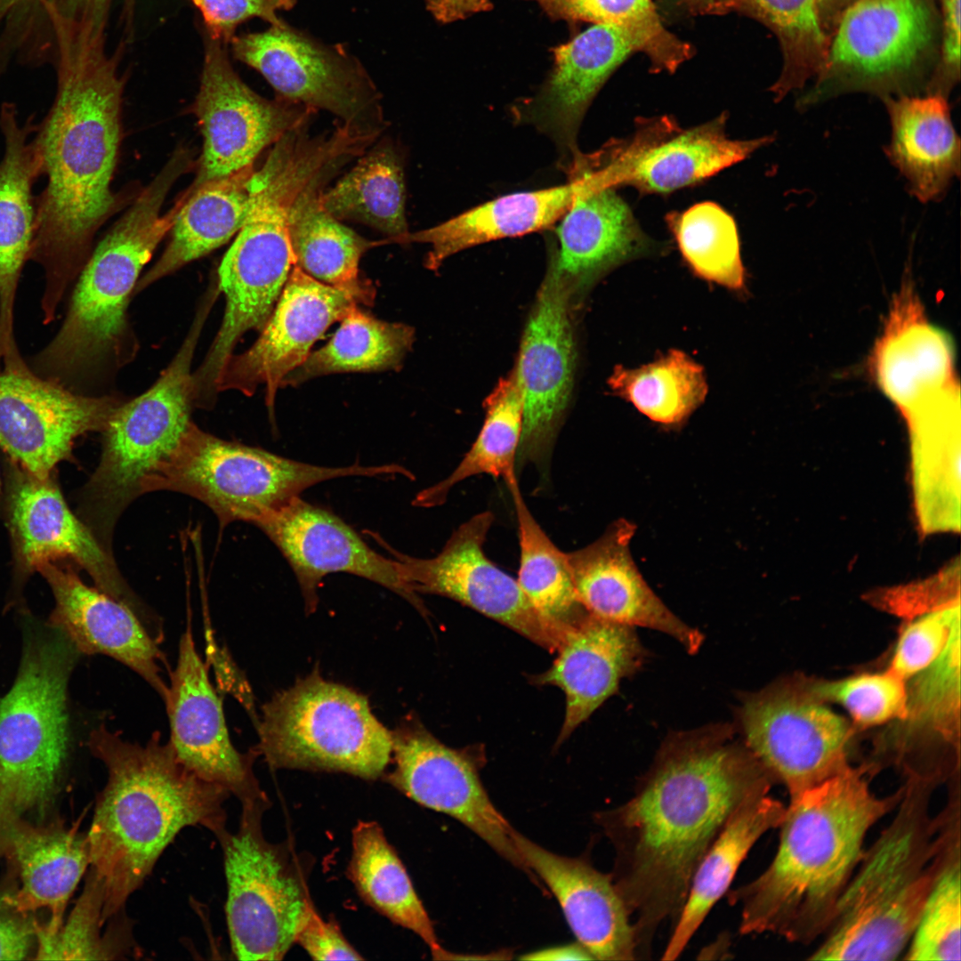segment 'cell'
<instances>
[{"label": "cell", "instance_id": "obj_1", "mask_svg": "<svg viewBox=\"0 0 961 961\" xmlns=\"http://www.w3.org/2000/svg\"><path fill=\"white\" fill-rule=\"evenodd\" d=\"M773 778L727 723L673 733L624 804L594 820L615 851L610 874L630 917L638 957L676 920L703 856L731 815L769 795Z\"/></svg>", "mask_w": 961, "mask_h": 961}, {"label": "cell", "instance_id": "obj_2", "mask_svg": "<svg viewBox=\"0 0 961 961\" xmlns=\"http://www.w3.org/2000/svg\"><path fill=\"white\" fill-rule=\"evenodd\" d=\"M117 57L103 45L55 69L53 101L33 134L45 185L36 198L28 260L44 272L45 322L55 319L64 294L93 251L97 230L117 205L110 186L125 86Z\"/></svg>", "mask_w": 961, "mask_h": 961}, {"label": "cell", "instance_id": "obj_3", "mask_svg": "<svg viewBox=\"0 0 961 961\" xmlns=\"http://www.w3.org/2000/svg\"><path fill=\"white\" fill-rule=\"evenodd\" d=\"M868 776L865 764L852 765L789 797L772 860L728 894L740 907L742 934L771 933L799 944L822 937L861 860L867 834L901 797V787L876 795Z\"/></svg>", "mask_w": 961, "mask_h": 961}, {"label": "cell", "instance_id": "obj_4", "mask_svg": "<svg viewBox=\"0 0 961 961\" xmlns=\"http://www.w3.org/2000/svg\"><path fill=\"white\" fill-rule=\"evenodd\" d=\"M88 747L108 771L86 833L106 924L125 910L182 828L201 826L214 836L226 829L223 804L230 794L182 764L158 731L141 746L101 724L90 733Z\"/></svg>", "mask_w": 961, "mask_h": 961}, {"label": "cell", "instance_id": "obj_5", "mask_svg": "<svg viewBox=\"0 0 961 961\" xmlns=\"http://www.w3.org/2000/svg\"><path fill=\"white\" fill-rule=\"evenodd\" d=\"M889 825L861 860L810 960L892 961L902 955L941 870L961 836V797L948 792L931 812L939 779L909 775Z\"/></svg>", "mask_w": 961, "mask_h": 961}, {"label": "cell", "instance_id": "obj_6", "mask_svg": "<svg viewBox=\"0 0 961 961\" xmlns=\"http://www.w3.org/2000/svg\"><path fill=\"white\" fill-rule=\"evenodd\" d=\"M191 164L186 150L176 149L92 251L59 331L32 359L29 367L36 375L70 389L73 382L103 367L116 370L134 357L129 299L143 267L174 225L184 198L165 214L162 206Z\"/></svg>", "mask_w": 961, "mask_h": 961}, {"label": "cell", "instance_id": "obj_7", "mask_svg": "<svg viewBox=\"0 0 961 961\" xmlns=\"http://www.w3.org/2000/svg\"><path fill=\"white\" fill-rule=\"evenodd\" d=\"M214 303L204 298L168 367L145 392L123 401L101 432L100 462L79 492L77 514L109 552L121 513L141 495L143 480L174 450L191 422L192 359Z\"/></svg>", "mask_w": 961, "mask_h": 961}, {"label": "cell", "instance_id": "obj_8", "mask_svg": "<svg viewBox=\"0 0 961 961\" xmlns=\"http://www.w3.org/2000/svg\"><path fill=\"white\" fill-rule=\"evenodd\" d=\"M79 654L52 626L28 635L0 698V814L22 816L52 797L69 753L68 683Z\"/></svg>", "mask_w": 961, "mask_h": 961}, {"label": "cell", "instance_id": "obj_9", "mask_svg": "<svg viewBox=\"0 0 961 961\" xmlns=\"http://www.w3.org/2000/svg\"><path fill=\"white\" fill-rule=\"evenodd\" d=\"M388 464L326 467L224 440L192 421L174 450L143 480L141 495L171 490L193 497L215 513L220 527L254 525L306 489L346 476L388 475Z\"/></svg>", "mask_w": 961, "mask_h": 961}, {"label": "cell", "instance_id": "obj_10", "mask_svg": "<svg viewBox=\"0 0 961 961\" xmlns=\"http://www.w3.org/2000/svg\"><path fill=\"white\" fill-rule=\"evenodd\" d=\"M254 748L272 769L344 772L364 779L384 775L392 734L367 698L325 680L319 669L277 692L262 707Z\"/></svg>", "mask_w": 961, "mask_h": 961}, {"label": "cell", "instance_id": "obj_11", "mask_svg": "<svg viewBox=\"0 0 961 961\" xmlns=\"http://www.w3.org/2000/svg\"><path fill=\"white\" fill-rule=\"evenodd\" d=\"M301 190L300 179L287 168H265L257 176L246 218L218 269L225 310L204 360L193 372L195 390L202 397L216 394L218 379L241 337L264 327L295 265L288 214Z\"/></svg>", "mask_w": 961, "mask_h": 961}, {"label": "cell", "instance_id": "obj_12", "mask_svg": "<svg viewBox=\"0 0 961 961\" xmlns=\"http://www.w3.org/2000/svg\"><path fill=\"white\" fill-rule=\"evenodd\" d=\"M241 806L237 832L226 828L215 836L223 853L231 950L239 960H281L314 909L308 887L311 861L291 843L265 838L269 798Z\"/></svg>", "mask_w": 961, "mask_h": 961}, {"label": "cell", "instance_id": "obj_13", "mask_svg": "<svg viewBox=\"0 0 961 961\" xmlns=\"http://www.w3.org/2000/svg\"><path fill=\"white\" fill-rule=\"evenodd\" d=\"M0 513L12 555L9 606L22 604L30 577L45 562L67 561L83 569L100 590L128 606L149 633H161L158 620L125 581L112 553L69 509L57 472L38 478L4 456Z\"/></svg>", "mask_w": 961, "mask_h": 961}, {"label": "cell", "instance_id": "obj_14", "mask_svg": "<svg viewBox=\"0 0 961 961\" xmlns=\"http://www.w3.org/2000/svg\"><path fill=\"white\" fill-rule=\"evenodd\" d=\"M932 0H855L839 15L804 104L846 91L909 89L936 39Z\"/></svg>", "mask_w": 961, "mask_h": 961}, {"label": "cell", "instance_id": "obj_15", "mask_svg": "<svg viewBox=\"0 0 961 961\" xmlns=\"http://www.w3.org/2000/svg\"><path fill=\"white\" fill-rule=\"evenodd\" d=\"M744 743L793 796L852 766L853 724L812 690L786 677L741 699Z\"/></svg>", "mask_w": 961, "mask_h": 961}, {"label": "cell", "instance_id": "obj_16", "mask_svg": "<svg viewBox=\"0 0 961 961\" xmlns=\"http://www.w3.org/2000/svg\"><path fill=\"white\" fill-rule=\"evenodd\" d=\"M726 113L692 127L671 116L639 117L632 134L611 139L582 163L602 188L632 187L642 194H667L697 184L743 161L771 136L733 140Z\"/></svg>", "mask_w": 961, "mask_h": 961}, {"label": "cell", "instance_id": "obj_17", "mask_svg": "<svg viewBox=\"0 0 961 961\" xmlns=\"http://www.w3.org/2000/svg\"><path fill=\"white\" fill-rule=\"evenodd\" d=\"M234 57L269 82L279 97L328 111L343 125L378 135L380 93L357 58L343 45H327L286 22L235 36Z\"/></svg>", "mask_w": 961, "mask_h": 961}, {"label": "cell", "instance_id": "obj_18", "mask_svg": "<svg viewBox=\"0 0 961 961\" xmlns=\"http://www.w3.org/2000/svg\"><path fill=\"white\" fill-rule=\"evenodd\" d=\"M391 734L394 767L384 775L385 781L420 805L458 820L537 882L517 851L515 829L495 807L480 780L483 754L477 748L444 745L413 716Z\"/></svg>", "mask_w": 961, "mask_h": 961}, {"label": "cell", "instance_id": "obj_19", "mask_svg": "<svg viewBox=\"0 0 961 961\" xmlns=\"http://www.w3.org/2000/svg\"><path fill=\"white\" fill-rule=\"evenodd\" d=\"M577 301L562 275L549 263L523 332L513 370L523 401L520 463L546 469L572 392Z\"/></svg>", "mask_w": 961, "mask_h": 961}, {"label": "cell", "instance_id": "obj_20", "mask_svg": "<svg viewBox=\"0 0 961 961\" xmlns=\"http://www.w3.org/2000/svg\"><path fill=\"white\" fill-rule=\"evenodd\" d=\"M193 110L204 143L190 190L253 166L265 148L302 125L313 111L285 98L271 101L254 92L231 66L226 45L207 36Z\"/></svg>", "mask_w": 961, "mask_h": 961}, {"label": "cell", "instance_id": "obj_21", "mask_svg": "<svg viewBox=\"0 0 961 961\" xmlns=\"http://www.w3.org/2000/svg\"><path fill=\"white\" fill-rule=\"evenodd\" d=\"M486 511L473 515L450 536L432 558H416L386 546L400 563L413 593L453 599L510 627L553 652L569 629L556 626L533 608L517 579L503 571L485 553L484 544L494 522Z\"/></svg>", "mask_w": 961, "mask_h": 961}, {"label": "cell", "instance_id": "obj_22", "mask_svg": "<svg viewBox=\"0 0 961 961\" xmlns=\"http://www.w3.org/2000/svg\"><path fill=\"white\" fill-rule=\"evenodd\" d=\"M114 396H88L44 378L32 369L0 370V448L38 478L73 462L77 439L102 432L122 403Z\"/></svg>", "mask_w": 961, "mask_h": 961}, {"label": "cell", "instance_id": "obj_23", "mask_svg": "<svg viewBox=\"0 0 961 961\" xmlns=\"http://www.w3.org/2000/svg\"><path fill=\"white\" fill-rule=\"evenodd\" d=\"M358 303L351 294L315 279L295 265L257 340L228 360L216 384L217 394L235 390L251 396L263 385L265 404L272 416L284 378L305 361L327 329Z\"/></svg>", "mask_w": 961, "mask_h": 961}, {"label": "cell", "instance_id": "obj_24", "mask_svg": "<svg viewBox=\"0 0 961 961\" xmlns=\"http://www.w3.org/2000/svg\"><path fill=\"white\" fill-rule=\"evenodd\" d=\"M176 756L199 778L219 785L241 804L267 798L253 771L256 750L240 753L231 743L222 701L197 652L190 627L182 635L165 700Z\"/></svg>", "mask_w": 961, "mask_h": 961}, {"label": "cell", "instance_id": "obj_25", "mask_svg": "<svg viewBox=\"0 0 961 961\" xmlns=\"http://www.w3.org/2000/svg\"><path fill=\"white\" fill-rule=\"evenodd\" d=\"M275 544L298 581L307 612L318 605V587L330 573L367 578L423 605L408 587L401 565L370 548L335 514L295 497L255 524Z\"/></svg>", "mask_w": 961, "mask_h": 961}, {"label": "cell", "instance_id": "obj_26", "mask_svg": "<svg viewBox=\"0 0 961 961\" xmlns=\"http://www.w3.org/2000/svg\"><path fill=\"white\" fill-rule=\"evenodd\" d=\"M634 532V523L620 519L594 542L565 553L579 602L597 618L662 632L696 653L703 634L677 618L644 580L630 552Z\"/></svg>", "mask_w": 961, "mask_h": 961}, {"label": "cell", "instance_id": "obj_27", "mask_svg": "<svg viewBox=\"0 0 961 961\" xmlns=\"http://www.w3.org/2000/svg\"><path fill=\"white\" fill-rule=\"evenodd\" d=\"M75 567L59 561L37 568L55 602L49 626L62 633L80 654H101L125 665L165 702L168 685L161 675L164 655L157 642L128 606L85 585Z\"/></svg>", "mask_w": 961, "mask_h": 961}, {"label": "cell", "instance_id": "obj_28", "mask_svg": "<svg viewBox=\"0 0 961 961\" xmlns=\"http://www.w3.org/2000/svg\"><path fill=\"white\" fill-rule=\"evenodd\" d=\"M14 103L0 107L4 150L0 160V365L8 369L23 363L14 335V306L24 264L35 234L33 187L42 177L33 141L37 123L32 114L22 123Z\"/></svg>", "mask_w": 961, "mask_h": 961}, {"label": "cell", "instance_id": "obj_29", "mask_svg": "<svg viewBox=\"0 0 961 961\" xmlns=\"http://www.w3.org/2000/svg\"><path fill=\"white\" fill-rule=\"evenodd\" d=\"M517 851L529 868L548 886L579 942L599 960L638 958L635 933L610 875L584 858L561 856L515 830Z\"/></svg>", "mask_w": 961, "mask_h": 961}, {"label": "cell", "instance_id": "obj_30", "mask_svg": "<svg viewBox=\"0 0 961 961\" xmlns=\"http://www.w3.org/2000/svg\"><path fill=\"white\" fill-rule=\"evenodd\" d=\"M636 52V43L622 29L594 24L553 50L554 68L547 83L521 107L519 117L550 135L574 163L581 155L577 136L588 107L612 73Z\"/></svg>", "mask_w": 961, "mask_h": 961}, {"label": "cell", "instance_id": "obj_31", "mask_svg": "<svg viewBox=\"0 0 961 961\" xmlns=\"http://www.w3.org/2000/svg\"><path fill=\"white\" fill-rule=\"evenodd\" d=\"M78 828L79 824L34 825L22 816L0 814V858L12 866L20 882L12 901L24 913H49L45 923L36 921V933L58 931L69 898L90 867L87 836Z\"/></svg>", "mask_w": 961, "mask_h": 961}, {"label": "cell", "instance_id": "obj_32", "mask_svg": "<svg viewBox=\"0 0 961 961\" xmlns=\"http://www.w3.org/2000/svg\"><path fill=\"white\" fill-rule=\"evenodd\" d=\"M552 666L533 678L555 685L566 696V713L557 744H561L609 697L621 680L640 669L646 650L634 627L587 613L568 633Z\"/></svg>", "mask_w": 961, "mask_h": 961}, {"label": "cell", "instance_id": "obj_33", "mask_svg": "<svg viewBox=\"0 0 961 961\" xmlns=\"http://www.w3.org/2000/svg\"><path fill=\"white\" fill-rule=\"evenodd\" d=\"M589 176L590 185L560 218L558 244L549 261L577 302L607 271L656 249L616 190L601 189Z\"/></svg>", "mask_w": 961, "mask_h": 961}, {"label": "cell", "instance_id": "obj_34", "mask_svg": "<svg viewBox=\"0 0 961 961\" xmlns=\"http://www.w3.org/2000/svg\"><path fill=\"white\" fill-rule=\"evenodd\" d=\"M949 337L925 319L910 285L897 295L873 359L876 380L906 417L956 383Z\"/></svg>", "mask_w": 961, "mask_h": 961}, {"label": "cell", "instance_id": "obj_35", "mask_svg": "<svg viewBox=\"0 0 961 961\" xmlns=\"http://www.w3.org/2000/svg\"><path fill=\"white\" fill-rule=\"evenodd\" d=\"M960 393L949 389L906 417L916 512L923 533L960 529Z\"/></svg>", "mask_w": 961, "mask_h": 961}, {"label": "cell", "instance_id": "obj_36", "mask_svg": "<svg viewBox=\"0 0 961 961\" xmlns=\"http://www.w3.org/2000/svg\"><path fill=\"white\" fill-rule=\"evenodd\" d=\"M590 183L585 172L576 170L566 184L504 195L433 227L408 232L397 243L428 244L424 264L436 271L446 259L469 247L548 228Z\"/></svg>", "mask_w": 961, "mask_h": 961}, {"label": "cell", "instance_id": "obj_37", "mask_svg": "<svg viewBox=\"0 0 961 961\" xmlns=\"http://www.w3.org/2000/svg\"><path fill=\"white\" fill-rule=\"evenodd\" d=\"M884 100L892 128L889 159L917 199H940L960 174V141L947 98L927 93Z\"/></svg>", "mask_w": 961, "mask_h": 961}, {"label": "cell", "instance_id": "obj_38", "mask_svg": "<svg viewBox=\"0 0 961 961\" xmlns=\"http://www.w3.org/2000/svg\"><path fill=\"white\" fill-rule=\"evenodd\" d=\"M346 157L323 166L303 188L288 214V232L295 265L315 279L351 294L359 303L372 304L376 290L359 277V263L369 249L384 245L343 225L322 206L320 196L329 174Z\"/></svg>", "mask_w": 961, "mask_h": 961}, {"label": "cell", "instance_id": "obj_39", "mask_svg": "<svg viewBox=\"0 0 961 961\" xmlns=\"http://www.w3.org/2000/svg\"><path fill=\"white\" fill-rule=\"evenodd\" d=\"M786 805L769 795L751 799L729 819L697 867L683 907L663 953L676 959L714 905L728 891L749 851L767 831L779 828Z\"/></svg>", "mask_w": 961, "mask_h": 961}, {"label": "cell", "instance_id": "obj_40", "mask_svg": "<svg viewBox=\"0 0 961 961\" xmlns=\"http://www.w3.org/2000/svg\"><path fill=\"white\" fill-rule=\"evenodd\" d=\"M254 174L253 165L197 189L189 188L166 250L139 279L134 293L215 250L237 234L252 203Z\"/></svg>", "mask_w": 961, "mask_h": 961}, {"label": "cell", "instance_id": "obj_41", "mask_svg": "<svg viewBox=\"0 0 961 961\" xmlns=\"http://www.w3.org/2000/svg\"><path fill=\"white\" fill-rule=\"evenodd\" d=\"M348 876L362 900L394 924L410 930L438 960L444 950L408 874L383 828L359 821L352 830Z\"/></svg>", "mask_w": 961, "mask_h": 961}, {"label": "cell", "instance_id": "obj_42", "mask_svg": "<svg viewBox=\"0 0 961 961\" xmlns=\"http://www.w3.org/2000/svg\"><path fill=\"white\" fill-rule=\"evenodd\" d=\"M323 207L339 221L368 225L396 242L408 231L403 166L389 146L375 148L334 187L322 191Z\"/></svg>", "mask_w": 961, "mask_h": 961}, {"label": "cell", "instance_id": "obj_43", "mask_svg": "<svg viewBox=\"0 0 961 961\" xmlns=\"http://www.w3.org/2000/svg\"><path fill=\"white\" fill-rule=\"evenodd\" d=\"M328 343L288 374L281 387L345 372L399 370L415 342L414 327L378 319L353 305Z\"/></svg>", "mask_w": 961, "mask_h": 961}, {"label": "cell", "instance_id": "obj_44", "mask_svg": "<svg viewBox=\"0 0 961 961\" xmlns=\"http://www.w3.org/2000/svg\"><path fill=\"white\" fill-rule=\"evenodd\" d=\"M483 425L471 448L444 480L419 492L414 504L441 505L461 481L480 474L502 478L516 476L517 456L523 425V401L513 372L501 378L483 402Z\"/></svg>", "mask_w": 961, "mask_h": 961}, {"label": "cell", "instance_id": "obj_45", "mask_svg": "<svg viewBox=\"0 0 961 961\" xmlns=\"http://www.w3.org/2000/svg\"><path fill=\"white\" fill-rule=\"evenodd\" d=\"M506 485L513 497L519 529L517 581L543 618L569 629L588 612L578 600L566 553L552 542L530 513L517 478Z\"/></svg>", "mask_w": 961, "mask_h": 961}, {"label": "cell", "instance_id": "obj_46", "mask_svg": "<svg viewBox=\"0 0 961 961\" xmlns=\"http://www.w3.org/2000/svg\"><path fill=\"white\" fill-rule=\"evenodd\" d=\"M608 383L639 412L665 426L685 421L707 393L702 367L679 350L637 368L617 366Z\"/></svg>", "mask_w": 961, "mask_h": 961}, {"label": "cell", "instance_id": "obj_47", "mask_svg": "<svg viewBox=\"0 0 961 961\" xmlns=\"http://www.w3.org/2000/svg\"><path fill=\"white\" fill-rule=\"evenodd\" d=\"M112 0H0L7 24L31 52L55 62L106 37Z\"/></svg>", "mask_w": 961, "mask_h": 961}, {"label": "cell", "instance_id": "obj_48", "mask_svg": "<svg viewBox=\"0 0 961 961\" xmlns=\"http://www.w3.org/2000/svg\"><path fill=\"white\" fill-rule=\"evenodd\" d=\"M738 12L761 22L779 40L783 66L771 87L777 101L802 89L824 64L829 35L816 0H739Z\"/></svg>", "mask_w": 961, "mask_h": 961}, {"label": "cell", "instance_id": "obj_49", "mask_svg": "<svg viewBox=\"0 0 961 961\" xmlns=\"http://www.w3.org/2000/svg\"><path fill=\"white\" fill-rule=\"evenodd\" d=\"M553 19L617 27L650 60L653 73H674L695 51L664 26L653 0H532Z\"/></svg>", "mask_w": 961, "mask_h": 961}, {"label": "cell", "instance_id": "obj_50", "mask_svg": "<svg viewBox=\"0 0 961 961\" xmlns=\"http://www.w3.org/2000/svg\"><path fill=\"white\" fill-rule=\"evenodd\" d=\"M679 250L700 278L731 290L745 285L739 232L733 217L712 201L666 216Z\"/></svg>", "mask_w": 961, "mask_h": 961}, {"label": "cell", "instance_id": "obj_51", "mask_svg": "<svg viewBox=\"0 0 961 961\" xmlns=\"http://www.w3.org/2000/svg\"><path fill=\"white\" fill-rule=\"evenodd\" d=\"M103 889L90 869L82 894L67 920L53 934L36 933V959H123L138 954L132 925L125 910L111 917L108 933L101 934Z\"/></svg>", "mask_w": 961, "mask_h": 961}, {"label": "cell", "instance_id": "obj_52", "mask_svg": "<svg viewBox=\"0 0 961 961\" xmlns=\"http://www.w3.org/2000/svg\"><path fill=\"white\" fill-rule=\"evenodd\" d=\"M961 836L949 847L903 959L960 960Z\"/></svg>", "mask_w": 961, "mask_h": 961}, {"label": "cell", "instance_id": "obj_53", "mask_svg": "<svg viewBox=\"0 0 961 961\" xmlns=\"http://www.w3.org/2000/svg\"><path fill=\"white\" fill-rule=\"evenodd\" d=\"M810 682L819 698L847 711L853 726L867 728L894 723L907 715L906 682L889 668L838 680L810 678Z\"/></svg>", "mask_w": 961, "mask_h": 961}, {"label": "cell", "instance_id": "obj_54", "mask_svg": "<svg viewBox=\"0 0 961 961\" xmlns=\"http://www.w3.org/2000/svg\"><path fill=\"white\" fill-rule=\"evenodd\" d=\"M904 619L888 668L906 682L936 659L960 631L959 595Z\"/></svg>", "mask_w": 961, "mask_h": 961}, {"label": "cell", "instance_id": "obj_55", "mask_svg": "<svg viewBox=\"0 0 961 961\" xmlns=\"http://www.w3.org/2000/svg\"><path fill=\"white\" fill-rule=\"evenodd\" d=\"M199 11L206 36L225 45L236 36L238 26L258 17L271 25L283 20L277 16L282 10L292 9L296 0H190Z\"/></svg>", "mask_w": 961, "mask_h": 961}, {"label": "cell", "instance_id": "obj_56", "mask_svg": "<svg viewBox=\"0 0 961 961\" xmlns=\"http://www.w3.org/2000/svg\"><path fill=\"white\" fill-rule=\"evenodd\" d=\"M941 60L927 93L947 97L960 77V0H941Z\"/></svg>", "mask_w": 961, "mask_h": 961}, {"label": "cell", "instance_id": "obj_57", "mask_svg": "<svg viewBox=\"0 0 961 961\" xmlns=\"http://www.w3.org/2000/svg\"><path fill=\"white\" fill-rule=\"evenodd\" d=\"M295 943L314 960H361L363 957L347 941L334 922H327L311 909L301 929Z\"/></svg>", "mask_w": 961, "mask_h": 961}, {"label": "cell", "instance_id": "obj_58", "mask_svg": "<svg viewBox=\"0 0 961 961\" xmlns=\"http://www.w3.org/2000/svg\"><path fill=\"white\" fill-rule=\"evenodd\" d=\"M12 894H0V960L26 959L36 946V919L17 909Z\"/></svg>", "mask_w": 961, "mask_h": 961}, {"label": "cell", "instance_id": "obj_59", "mask_svg": "<svg viewBox=\"0 0 961 961\" xmlns=\"http://www.w3.org/2000/svg\"><path fill=\"white\" fill-rule=\"evenodd\" d=\"M427 9L440 22L448 23L490 9L489 0H425Z\"/></svg>", "mask_w": 961, "mask_h": 961}, {"label": "cell", "instance_id": "obj_60", "mask_svg": "<svg viewBox=\"0 0 961 961\" xmlns=\"http://www.w3.org/2000/svg\"><path fill=\"white\" fill-rule=\"evenodd\" d=\"M528 960H589L590 953L579 943L557 946L529 953L521 957Z\"/></svg>", "mask_w": 961, "mask_h": 961}, {"label": "cell", "instance_id": "obj_61", "mask_svg": "<svg viewBox=\"0 0 961 961\" xmlns=\"http://www.w3.org/2000/svg\"><path fill=\"white\" fill-rule=\"evenodd\" d=\"M692 14L723 15L738 12L739 0H678Z\"/></svg>", "mask_w": 961, "mask_h": 961}, {"label": "cell", "instance_id": "obj_62", "mask_svg": "<svg viewBox=\"0 0 961 961\" xmlns=\"http://www.w3.org/2000/svg\"><path fill=\"white\" fill-rule=\"evenodd\" d=\"M855 0H816L825 28L833 21L835 25L840 13Z\"/></svg>", "mask_w": 961, "mask_h": 961}, {"label": "cell", "instance_id": "obj_63", "mask_svg": "<svg viewBox=\"0 0 961 961\" xmlns=\"http://www.w3.org/2000/svg\"><path fill=\"white\" fill-rule=\"evenodd\" d=\"M2 485H3V480H1V477H0V492L2 490Z\"/></svg>", "mask_w": 961, "mask_h": 961}]
</instances>
